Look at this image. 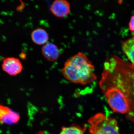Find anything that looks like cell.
<instances>
[{
    "label": "cell",
    "instance_id": "6da1fadb",
    "mask_svg": "<svg viewBox=\"0 0 134 134\" xmlns=\"http://www.w3.org/2000/svg\"><path fill=\"white\" fill-rule=\"evenodd\" d=\"M102 92L113 112L134 122V68L117 57L104 64L99 82Z\"/></svg>",
    "mask_w": 134,
    "mask_h": 134
},
{
    "label": "cell",
    "instance_id": "7a4b0ae2",
    "mask_svg": "<svg viewBox=\"0 0 134 134\" xmlns=\"http://www.w3.org/2000/svg\"><path fill=\"white\" fill-rule=\"evenodd\" d=\"M95 67L84 53L79 52L66 61L61 72L69 81L86 85L97 80Z\"/></svg>",
    "mask_w": 134,
    "mask_h": 134
},
{
    "label": "cell",
    "instance_id": "3957f363",
    "mask_svg": "<svg viewBox=\"0 0 134 134\" xmlns=\"http://www.w3.org/2000/svg\"><path fill=\"white\" fill-rule=\"evenodd\" d=\"M89 130L90 134H121L117 120L98 113L88 120Z\"/></svg>",
    "mask_w": 134,
    "mask_h": 134
},
{
    "label": "cell",
    "instance_id": "277c9868",
    "mask_svg": "<svg viewBox=\"0 0 134 134\" xmlns=\"http://www.w3.org/2000/svg\"><path fill=\"white\" fill-rule=\"evenodd\" d=\"M2 68L3 71L11 76L19 74L23 69L20 60L13 57L7 58L3 60Z\"/></svg>",
    "mask_w": 134,
    "mask_h": 134
},
{
    "label": "cell",
    "instance_id": "5b68a950",
    "mask_svg": "<svg viewBox=\"0 0 134 134\" xmlns=\"http://www.w3.org/2000/svg\"><path fill=\"white\" fill-rule=\"evenodd\" d=\"M20 115L9 107L0 104V123L11 125L18 122Z\"/></svg>",
    "mask_w": 134,
    "mask_h": 134
},
{
    "label": "cell",
    "instance_id": "8992f818",
    "mask_svg": "<svg viewBox=\"0 0 134 134\" xmlns=\"http://www.w3.org/2000/svg\"><path fill=\"white\" fill-rule=\"evenodd\" d=\"M50 10L55 16L58 18L65 17L70 12V4L66 0H55L51 5Z\"/></svg>",
    "mask_w": 134,
    "mask_h": 134
},
{
    "label": "cell",
    "instance_id": "52a82bcc",
    "mask_svg": "<svg viewBox=\"0 0 134 134\" xmlns=\"http://www.w3.org/2000/svg\"><path fill=\"white\" fill-rule=\"evenodd\" d=\"M41 52L46 59L51 62L57 60L60 56L59 48L53 43H47L44 45L41 49Z\"/></svg>",
    "mask_w": 134,
    "mask_h": 134
},
{
    "label": "cell",
    "instance_id": "ba28073f",
    "mask_svg": "<svg viewBox=\"0 0 134 134\" xmlns=\"http://www.w3.org/2000/svg\"><path fill=\"white\" fill-rule=\"evenodd\" d=\"M31 38L35 44L38 45H42L47 43L49 36L45 30L41 28H37L32 32Z\"/></svg>",
    "mask_w": 134,
    "mask_h": 134
},
{
    "label": "cell",
    "instance_id": "9c48e42d",
    "mask_svg": "<svg viewBox=\"0 0 134 134\" xmlns=\"http://www.w3.org/2000/svg\"><path fill=\"white\" fill-rule=\"evenodd\" d=\"M122 49L134 68V35L122 43Z\"/></svg>",
    "mask_w": 134,
    "mask_h": 134
},
{
    "label": "cell",
    "instance_id": "30bf717a",
    "mask_svg": "<svg viewBox=\"0 0 134 134\" xmlns=\"http://www.w3.org/2000/svg\"><path fill=\"white\" fill-rule=\"evenodd\" d=\"M87 129L86 125H74L68 127H63L59 134H84Z\"/></svg>",
    "mask_w": 134,
    "mask_h": 134
},
{
    "label": "cell",
    "instance_id": "8fae6325",
    "mask_svg": "<svg viewBox=\"0 0 134 134\" xmlns=\"http://www.w3.org/2000/svg\"><path fill=\"white\" fill-rule=\"evenodd\" d=\"M129 28L131 31L134 32V15L132 16L129 24Z\"/></svg>",
    "mask_w": 134,
    "mask_h": 134
}]
</instances>
